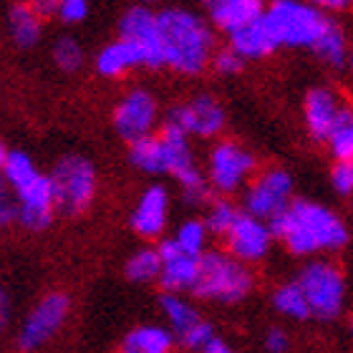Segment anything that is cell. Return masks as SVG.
<instances>
[{
  "label": "cell",
  "instance_id": "1",
  "mask_svg": "<svg viewBox=\"0 0 353 353\" xmlns=\"http://www.w3.org/2000/svg\"><path fill=\"white\" fill-rule=\"evenodd\" d=\"M270 230L275 243L301 260L331 258L351 243L346 220L331 207L310 199H293L285 212L270 222Z\"/></svg>",
  "mask_w": 353,
  "mask_h": 353
},
{
  "label": "cell",
  "instance_id": "2",
  "mask_svg": "<svg viewBox=\"0 0 353 353\" xmlns=\"http://www.w3.org/2000/svg\"><path fill=\"white\" fill-rule=\"evenodd\" d=\"M3 179L13 190L18 202V225L28 232H46L56 220V197L51 176L38 172L26 152H10Z\"/></svg>",
  "mask_w": 353,
  "mask_h": 353
},
{
  "label": "cell",
  "instance_id": "3",
  "mask_svg": "<svg viewBox=\"0 0 353 353\" xmlns=\"http://www.w3.org/2000/svg\"><path fill=\"white\" fill-rule=\"evenodd\" d=\"M162 33L164 63L184 76H194L207 66L214 38L207 23L190 10L170 8L157 15Z\"/></svg>",
  "mask_w": 353,
  "mask_h": 353
},
{
  "label": "cell",
  "instance_id": "4",
  "mask_svg": "<svg viewBox=\"0 0 353 353\" xmlns=\"http://www.w3.org/2000/svg\"><path fill=\"white\" fill-rule=\"evenodd\" d=\"M258 288V278L250 265L240 263L225 250H207L199 258V278L192 298L220 305H237L248 301Z\"/></svg>",
  "mask_w": 353,
  "mask_h": 353
},
{
  "label": "cell",
  "instance_id": "5",
  "mask_svg": "<svg viewBox=\"0 0 353 353\" xmlns=\"http://www.w3.org/2000/svg\"><path fill=\"white\" fill-rule=\"evenodd\" d=\"M305 301H308L313 321L331 323L343 316L348 305V278L346 270L331 258L305 260L295 275Z\"/></svg>",
  "mask_w": 353,
  "mask_h": 353
},
{
  "label": "cell",
  "instance_id": "6",
  "mask_svg": "<svg viewBox=\"0 0 353 353\" xmlns=\"http://www.w3.org/2000/svg\"><path fill=\"white\" fill-rule=\"evenodd\" d=\"M53 197H56V212L63 217H79L88 212L96 199L99 179H96L94 164L86 157L68 154L56 162L51 174Z\"/></svg>",
  "mask_w": 353,
  "mask_h": 353
},
{
  "label": "cell",
  "instance_id": "7",
  "mask_svg": "<svg viewBox=\"0 0 353 353\" xmlns=\"http://www.w3.org/2000/svg\"><path fill=\"white\" fill-rule=\"evenodd\" d=\"M265 21L270 23L280 46H295V48L301 46L313 48L333 23L318 8L298 0H275L265 10Z\"/></svg>",
  "mask_w": 353,
  "mask_h": 353
},
{
  "label": "cell",
  "instance_id": "8",
  "mask_svg": "<svg viewBox=\"0 0 353 353\" xmlns=\"http://www.w3.org/2000/svg\"><path fill=\"white\" fill-rule=\"evenodd\" d=\"M71 316V298L63 290H51L43 298H38L36 305L23 318L21 331L15 336V343L23 353H36L51 343L66 325Z\"/></svg>",
  "mask_w": 353,
  "mask_h": 353
},
{
  "label": "cell",
  "instance_id": "9",
  "mask_svg": "<svg viewBox=\"0 0 353 353\" xmlns=\"http://www.w3.org/2000/svg\"><path fill=\"white\" fill-rule=\"evenodd\" d=\"M290 202H293V176L280 167H270L252 176L250 184L245 187L243 212L263 222H272L285 212Z\"/></svg>",
  "mask_w": 353,
  "mask_h": 353
},
{
  "label": "cell",
  "instance_id": "10",
  "mask_svg": "<svg viewBox=\"0 0 353 353\" xmlns=\"http://www.w3.org/2000/svg\"><path fill=\"white\" fill-rule=\"evenodd\" d=\"M255 174V157L237 141H220L210 152V167H207V182L220 197L235 194L250 182Z\"/></svg>",
  "mask_w": 353,
  "mask_h": 353
},
{
  "label": "cell",
  "instance_id": "11",
  "mask_svg": "<svg viewBox=\"0 0 353 353\" xmlns=\"http://www.w3.org/2000/svg\"><path fill=\"white\" fill-rule=\"evenodd\" d=\"M272 243H275V235L270 230V222H263L248 212H240L235 225L230 228L228 235L222 237L225 252L240 260V263L250 265V268L260 265L270 255Z\"/></svg>",
  "mask_w": 353,
  "mask_h": 353
},
{
  "label": "cell",
  "instance_id": "12",
  "mask_svg": "<svg viewBox=\"0 0 353 353\" xmlns=\"http://www.w3.org/2000/svg\"><path fill=\"white\" fill-rule=\"evenodd\" d=\"M157 124V101L149 91H132L114 111V129L129 144L152 137Z\"/></svg>",
  "mask_w": 353,
  "mask_h": 353
},
{
  "label": "cell",
  "instance_id": "13",
  "mask_svg": "<svg viewBox=\"0 0 353 353\" xmlns=\"http://www.w3.org/2000/svg\"><path fill=\"white\" fill-rule=\"evenodd\" d=\"M170 124L182 129L187 137H202V139H212L222 132L225 126V111L212 96H197L194 101L184 103L172 109Z\"/></svg>",
  "mask_w": 353,
  "mask_h": 353
},
{
  "label": "cell",
  "instance_id": "14",
  "mask_svg": "<svg viewBox=\"0 0 353 353\" xmlns=\"http://www.w3.org/2000/svg\"><path fill=\"white\" fill-rule=\"evenodd\" d=\"M157 250L162 255V275H159L162 293L190 295L199 278V258L184 255L172 237H162Z\"/></svg>",
  "mask_w": 353,
  "mask_h": 353
},
{
  "label": "cell",
  "instance_id": "15",
  "mask_svg": "<svg viewBox=\"0 0 353 353\" xmlns=\"http://www.w3.org/2000/svg\"><path fill=\"white\" fill-rule=\"evenodd\" d=\"M121 38L132 41L144 56V66L159 68L164 66V48L159 21L147 8H132L121 21Z\"/></svg>",
  "mask_w": 353,
  "mask_h": 353
},
{
  "label": "cell",
  "instance_id": "16",
  "mask_svg": "<svg viewBox=\"0 0 353 353\" xmlns=\"http://www.w3.org/2000/svg\"><path fill=\"white\" fill-rule=\"evenodd\" d=\"M170 222V192L164 184H152L141 192L132 210V230L141 240H162Z\"/></svg>",
  "mask_w": 353,
  "mask_h": 353
},
{
  "label": "cell",
  "instance_id": "17",
  "mask_svg": "<svg viewBox=\"0 0 353 353\" xmlns=\"http://www.w3.org/2000/svg\"><path fill=\"white\" fill-rule=\"evenodd\" d=\"M339 99L328 88H313L305 96V126L316 141H325L331 137L333 126L341 117Z\"/></svg>",
  "mask_w": 353,
  "mask_h": 353
},
{
  "label": "cell",
  "instance_id": "18",
  "mask_svg": "<svg viewBox=\"0 0 353 353\" xmlns=\"http://www.w3.org/2000/svg\"><path fill=\"white\" fill-rule=\"evenodd\" d=\"M207 10L214 26L230 36L265 15L263 0H207Z\"/></svg>",
  "mask_w": 353,
  "mask_h": 353
},
{
  "label": "cell",
  "instance_id": "19",
  "mask_svg": "<svg viewBox=\"0 0 353 353\" xmlns=\"http://www.w3.org/2000/svg\"><path fill=\"white\" fill-rule=\"evenodd\" d=\"M278 46V38L272 33L270 23L265 21V15L255 23H250V26L235 30L232 38H230V48L237 56H243V59H263V56L275 51Z\"/></svg>",
  "mask_w": 353,
  "mask_h": 353
},
{
  "label": "cell",
  "instance_id": "20",
  "mask_svg": "<svg viewBox=\"0 0 353 353\" xmlns=\"http://www.w3.org/2000/svg\"><path fill=\"white\" fill-rule=\"evenodd\" d=\"M159 310L164 316V325L174 333V339L179 341L182 336L199 325L205 321V316L199 313V308L187 298V295H176V293H162L159 295Z\"/></svg>",
  "mask_w": 353,
  "mask_h": 353
},
{
  "label": "cell",
  "instance_id": "21",
  "mask_svg": "<svg viewBox=\"0 0 353 353\" xmlns=\"http://www.w3.org/2000/svg\"><path fill=\"white\" fill-rule=\"evenodd\" d=\"M174 333L162 323H144L126 333L121 351L129 353H174Z\"/></svg>",
  "mask_w": 353,
  "mask_h": 353
},
{
  "label": "cell",
  "instance_id": "22",
  "mask_svg": "<svg viewBox=\"0 0 353 353\" xmlns=\"http://www.w3.org/2000/svg\"><path fill=\"white\" fill-rule=\"evenodd\" d=\"M139 63L144 66V56H141L139 48H137L132 41H126V38H119V41L109 43L99 56H96V71L101 76H106V79L126 74L129 68L139 66Z\"/></svg>",
  "mask_w": 353,
  "mask_h": 353
},
{
  "label": "cell",
  "instance_id": "23",
  "mask_svg": "<svg viewBox=\"0 0 353 353\" xmlns=\"http://www.w3.org/2000/svg\"><path fill=\"white\" fill-rule=\"evenodd\" d=\"M270 303H272V310H275L280 318H285V321H295V323L313 321L308 301H305V295H303L301 285H298L295 280L280 283V285L272 290Z\"/></svg>",
  "mask_w": 353,
  "mask_h": 353
},
{
  "label": "cell",
  "instance_id": "24",
  "mask_svg": "<svg viewBox=\"0 0 353 353\" xmlns=\"http://www.w3.org/2000/svg\"><path fill=\"white\" fill-rule=\"evenodd\" d=\"M129 159L139 172L144 174H167V159H164V144L159 134L144 137V139L134 141L129 149Z\"/></svg>",
  "mask_w": 353,
  "mask_h": 353
},
{
  "label": "cell",
  "instance_id": "25",
  "mask_svg": "<svg viewBox=\"0 0 353 353\" xmlns=\"http://www.w3.org/2000/svg\"><path fill=\"white\" fill-rule=\"evenodd\" d=\"M124 275L137 285H149V283H159V275H162V255L157 248L147 245V248H139L132 258L126 260L124 265Z\"/></svg>",
  "mask_w": 353,
  "mask_h": 353
},
{
  "label": "cell",
  "instance_id": "26",
  "mask_svg": "<svg viewBox=\"0 0 353 353\" xmlns=\"http://www.w3.org/2000/svg\"><path fill=\"white\" fill-rule=\"evenodd\" d=\"M8 26H10V36H13L15 46H21V48L36 46L41 38V15L36 13V8L23 6V3L13 6Z\"/></svg>",
  "mask_w": 353,
  "mask_h": 353
},
{
  "label": "cell",
  "instance_id": "27",
  "mask_svg": "<svg viewBox=\"0 0 353 353\" xmlns=\"http://www.w3.org/2000/svg\"><path fill=\"white\" fill-rule=\"evenodd\" d=\"M210 230H207L205 220L199 217H192V220H184L176 232L172 235V240L176 243V248L184 252V255H192V258H202L207 250H210Z\"/></svg>",
  "mask_w": 353,
  "mask_h": 353
},
{
  "label": "cell",
  "instance_id": "28",
  "mask_svg": "<svg viewBox=\"0 0 353 353\" xmlns=\"http://www.w3.org/2000/svg\"><path fill=\"white\" fill-rule=\"evenodd\" d=\"M240 207L235 205V202H230L228 197H214L210 205H207V214L202 217L207 225V230H210V235L212 237H225L230 232V228L235 225V220L240 217Z\"/></svg>",
  "mask_w": 353,
  "mask_h": 353
},
{
  "label": "cell",
  "instance_id": "29",
  "mask_svg": "<svg viewBox=\"0 0 353 353\" xmlns=\"http://www.w3.org/2000/svg\"><path fill=\"white\" fill-rule=\"evenodd\" d=\"M336 162H353V111L343 109L333 126L331 137L325 139Z\"/></svg>",
  "mask_w": 353,
  "mask_h": 353
},
{
  "label": "cell",
  "instance_id": "30",
  "mask_svg": "<svg viewBox=\"0 0 353 353\" xmlns=\"http://www.w3.org/2000/svg\"><path fill=\"white\" fill-rule=\"evenodd\" d=\"M313 51L323 61H328L331 66H341L346 61V38H343V33H341V28L336 23L328 26V30L321 36V41L313 46Z\"/></svg>",
  "mask_w": 353,
  "mask_h": 353
},
{
  "label": "cell",
  "instance_id": "31",
  "mask_svg": "<svg viewBox=\"0 0 353 353\" xmlns=\"http://www.w3.org/2000/svg\"><path fill=\"white\" fill-rule=\"evenodd\" d=\"M53 61H56V66L61 68V71H66V74H74V71H79L83 63V51L81 46L76 43L74 38H59L56 41V46H53Z\"/></svg>",
  "mask_w": 353,
  "mask_h": 353
},
{
  "label": "cell",
  "instance_id": "32",
  "mask_svg": "<svg viewBox=\"0 0 353 353\" xmlns=\"http://www.w3.org/2000/svg\"><path fill=\"white\" fill-rule=\"evenodd\" d=\"M18 225V202H15L13 190L0 174V232Z\"/></svg>",
  "mask_w": 353,
  "mask_h": 353
},
{
  "label": "cell",
  "instance_id": "33",
  "mask_svg": "<svg viewBox=\"0 0 353 353\" xmlns=\"http://www.w3.org/2000/svg\"><path fill=\"white\" fill-rule=\"evenodd\" d=\"M293 346L290 341V333L280 325H270L268 331L263 333V351L265 353H288Z\"/></svg>",
  "mask_w": 353,
  "mask_h": 353
},
{
  "label": "cell",
  "instance_id": "34",
  "mask_svg": "<svg viewBox=\"0 0 353 353\" xmlns=\"http://www.w3.org/2000/svg\"><path fill=\"white\" fill-rule=\"evenodd\" d=\"M331 184L341 197L353 194V162H336L331 170Z\"/></svg>",
  "mask_w": 353,
  "mask_h": 353
},
{
  "label": "cell",
  "instance_id": "35",
  "mask_svg": "<svg viewBox=\"0 0 353 353\" xmlns=\"http://www.w3.org/2000/svg\"><path fill=\"white\" fill-rule=\"evenodd\" d=\"M243 63H245V59L243 56H237L232 48L220 51L217 56H214V68H217L220 74H228V76L240 74V71H243Z\"/></svg>",
  "mask_w": 353,
  "mask_h": 353
},
{
  "label": "cell",
  "instance_id": "36",
  "mask_svg": "<svg viewBox=\"0 0 353 353\" xmlns=\"http://www.w3.org/2000/svg\"><path fill=\"white\" fill-rule=\"evenodd\" d=\"M86 0H59V15L66 23H79L86 18Z\"/></svg>",
  "mask_w": 353,
  "mask_h": 353
},
{
  "label": "cell",
  "instance_id": "37",
  "mask_svg": "<svg viewBox=\"0 0 353 353\" xmlns=\"http://www.w3.org/2000/svg\"><path fill=\"white\" fill-rule=\"evenodd\" d=\"M8 325H10V298H8L3 283H0V336L8 331Z\"/></svg>",
  "mask_w": 353,
  "mask_h": 353
},
{
  "label": "cell",
  "instance_id": "38",
  "mask_svg": "<svg viewBox=\"0 0 353 353\" xmlns=\"http://www.w3.org/2000/svg\"><path fill=\"white\" fill-rule=\"evenodd\" d=\"M197 353H235V348L230 346V343L222 339V336H214V339L210 341V343H207L202 351H197Z\"/></svg>",
  "mask_w": 353,
  "mask_h": 353
},
{
  "label": "cell",
  "instance_id": "39",
  "mask_svg": "<svg viewBox=\"0 0 353 353\" xmlns=\"http://www.w3.org/2000/svg\"><path fill=\"white\" fill-rule=\"evenodd\" d=\"M313 3H318V6L323 8H346L351 0H313Z\"/></svg>",
  "mask_w": 353,
  "mask_h": 353
},
{
  "label": "cell",
  "instance_id": "40",
  "mask_svg": "<svg viewBox=\"0 0 353 353\" xmlns=\"http://www.w3.org/2000/svg\"><path fill=\"white\" fill-rule=\"evenodd\" d=\"M8 154H10V152H8V149L3 147V141H0V174H3V170H6Z\"/></svg>",
  "mask_w": 353,
  "mask_h": 353
},
{
  "label": "cell",
  "instance_id": "41",
  "mask_svg": "<svg viewBox=\"0 0 353 353\" xmlns=\"http://www.w3.org/2000/svg\"><path fill=\"white\" fill-rule=\"evenodd\" d=\"M351 336H353V316H351Z\"/></svg>",
  "mask_w": 353,
  "mask_h": 353
},
{
  "label": "cell",
  "instance_id": "42",
  "mask_svg": "<svg viewBox=\"0 0 353 353\" xmlns=\"http://www.w3.org/2000/svg\"><path fill=\"white\" fill-rule=\"evenodd\" d=\"M144 3H157V0H144Z\"/></svg>",
  "mask_w": 353,
  "mask_h": 353
},
{
  "label": "cell",
  "instance_id": "43",
  "mask_svg": "<svg viewBox=\"0 0 353 353\" xmlns=\"http://www.w3.org/2000/svg\"><path fill=\"white\" fill-rule=\"evenodd\" d=\"M351 66H353V56H351Z\"/></svg>",
  "mask_w": 353,
  "mask_h": 353
},
{
  "label": "cell",
  "instance_id": "44",
  "mask_svg": "<svg viewBox=\"0 0 353 353\" xmlns=\"http://www.w3.org/2000/svg\"><path fill=\"white\" fill-rule=\"evenodd\" d=\"M119 353H129V351H119Z\"/></svg>",
  "mask_w": 353,
  "mask_h": 353
},
{
  "label": "cell",
  "instance_id": "45",
  "mask_svg": "<svg viewBox=\"0 0 353 353\" xmlns=\"http://www.w3.org/2000/svg\"><path fill=\"white\" fill-rule=\"evenodd\" d=\"M33 3H36V0H33Z\"/></svg>",
  "mask_w": 353,
  "mask_h": 353
}]
</instances>
